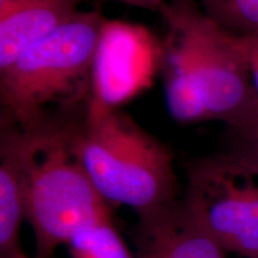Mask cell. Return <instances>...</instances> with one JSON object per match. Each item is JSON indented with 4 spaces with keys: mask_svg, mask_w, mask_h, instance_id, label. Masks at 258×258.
Instances as JSON below:
<instances>
[{
    "mask_svg": "<svg viewBox=\"0 0 258 258\" xmlns=\"http://www.w3.org/2000/svg\"><path fill=\"white\" fill-rule=\"evenodd\" d=\"M163 43L150 28L104 18L99 30L91 77L90 102L121 109L152 88L160 73Z\"/></svg>",
    "mask_w": 258,
    "mask_h": 258,
    "instance_id": "6",
    "label": "cell"
},
{
    "mask_svg": "<svg viewBox=\"0 0 258 258\" xmlns=\"http://www.w3.org/2000/svg\"><path fill=\"white\" fill-rule=\"evenodd\" d=\"M226 253L258 258V175L225 153L198 158L186 167L180 200Z\"/></svg>",
    "mask_w": 258,
    "mask_h": 258,
    "instance_id": "5",
    "label": "cell"
},
{
    "mask_svg": "<svg viewBox=\"0 0 258 258\" xmlns=\"http://www.w3.org/2000/svg\"><path fill=\"white\" fill-rule=\"evenodd\" d=\"M104 18L99 11L79 10L0 77V106L23 131L43 124L48 109L90 89Z\"/></svg>",
    "mask_w": 258,
    "mask_h": 258,
    "instance_id": "4",
    "label": "cell"
},
{
    "mask_svg": "<svg viewBox=\"0 0 258 258\" xmlns=\"http://www.w3.org/2000/svg\"><path fill=\"white\" fill-rule=\"evenodd\" d=\"M25 131L0 106V253L28 257L19 244L24 220L21 164Z\"/></svg>",
    "mask_w": 258,
    "mask_h": 258,
    "instance_id": "9",
    "label": "cell"
},
{
    "mask_svg": "<svg viewBox=\"0 0 258 258\" xmlns=\"http://www.w3.org/2000/svg\"><path fill=\"white\" fill-rule=\"evenodd\" d=\"M21 189L35 258H51L80 231L111 218L77 156L71 129L43 123L25 132Z\"/></svg>",
    "mask_w": 258,
    "mask_h": 258,
    "instance_id": "3",
    "label": "cell"
},
{
    "mask_svg": "<svg viewBox=\"0 0 258 258\" xmlns=\"http://www.w3.org/2000/svg\"><path fill=\"white\" fill-rule=\"evenodd\" d=\"M246 59L249 64L251 84L256 97L258 98V32L244 37Z\"/></svg>",
    "mask_w": 258,
    "mask_h": 258,
    "instance_id": "13",
    "label": "cell"
},
{
    "mask_svg": "<svg viewBox=\"0 0 258 258\" xmlns=\"http://www.w3.org/2000/svg\"><path fill=\"white\" fill-rule=\"evenodd\" d=\"M203 11L232 34L246 37L258 32V0H196Z\"/></svg>",
    "mask_w": 258,
    "mask_h": 258,
    "instance_id": "12",
    "label": "cell"
},
{
    "mask_svg": "<svg viewBox=\"0 0 258 258\" xmlns=\"http://www.w3.org/2000/svg\"><path fill=\"white\" fill-rule=\"evenodd\" d=\"M160 74L169 114L178 123L231 120L253 101L244 37L232 34L196 0H170Z\"/></svg>",
    "mask_w": 258,
    "mask_h": 258,
    "instance_id": "1",
    "label": "cell"
},
{
    "mask_svg": "<svg viewBox=\"0 0 258 258\" xmlns=\"http://www.w3.org/2000/svg\"><path fill=\"white\" fill-rule=\"evenodd\" d=\"M82 0H6L0 8V77L79 11Z\"/></svg>",
    "mask_w": 258,
    "mask_h": 258,
    "instance_id": "8",
    "label": "cell"
},
{
    "mask_svg": "<svg viewBox=\"0 0 258 258\" xmlns=\"http://www.w3.org/2000/svg\"><path fill=\"white\" fill-rule=\"evenodd\" d=\"M67 246L71 258H135L116 228L112 217L80 231Z\"/></svg>",
    "mask_w": 258,
    "mask_h": 258,
    "instance_id": "11",
    "label": "cell"
},
{
    "mask_svg": "<svg viewBox=\"0 0 258 258\" xmlns=\"http://www.w3.org/2000/svg\"><path fill=\"white\" fill-rule=\"evenodd\" d=\"M138 219L135 258H225L224 249L190 217L180 200Z\"/></svg>",
    "mask_w": 258,
    "mask_h": 258,
    "instance_id": "7",
    "label": "cell"
},
{
    "mask_svg": "<svg viewBox=\"0 0 258 258\" xmlns=\"http://www.w3.org/2000/svg\"><path fill=\"white\" fill-rule=\"evenodd\" d=\"M108 2H118L123 4L135 6V8L151 10V11L161 12L166 4V0H108Z\"/></svg>",
    "mask_w": 258,
    "mask_h": 258,
    "instance_id": "14",
    "label": "cell"
},
{
    "mask_svg": "<svg viewBox=\"0 0 258 258\" xmlns=\"http://www.w3.org/2000/svg\"><path fill=\"white\" fill-rule=\"evenodd\" d=\"M0 258H18V257H14V256H8V254H2V253H0ZM25 258H29V257H25Z\"/></svg>",
    "mask_w": 258,
    "mask_h": 258,
    "instance_id": "15",
    "label": "cell"
},
{
    "mask_svg": "<svg viewBox=\"0 0 258 258\" xmlns=\"http://www.w3.org/2000/svg\"><path fill=\"white\" fill-rule=\"evenodd\" d=\"M5 2H6V0H0V8H2V6L5 4Z\"/></svg>",
    "mask_w": 258,
    "mask_h": 258,
    "instance_id": "16",
    "label": "cell"
},
{
    "mask_svg": "<svg viewBox=\"0 0 258 258\" xmlns=\"http://www.w3.org/2000/svg\"><path fill=\"white\" fill-rule=\"evenodd\" d=\"M72 139L86 175L110 208L125 206L141 215L177 200L171 150L121 109L89 102Z\"/></svg>",
    "mask_w": 258,
    "mask_h": 258,
    "instance_id": "2",
    "label": "cell"
},
{
    "mask_svg": "<svg viewBox=\"0 0 258 258\" xmlns=\"http://www.w3.org/2000/svg\"><path fill=\"white\" fill-rule=\"evenodd\" d=\"M222 153L258 175V98L225 122Z\"/></svg>",
    "mask_w": 258,
    "mask_h": 258,
    "instance_id": "10",
    "label": "cell"
}]
</instances>
